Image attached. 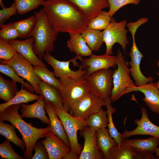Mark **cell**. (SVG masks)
Here are the masks:
<instances>
[{"mask_svg":"<svg viewBox=\"0 0 159 159\" xmlns=\"http://www.w3.org/2000/svg\"><path fill=\"white\" fill-rule=\"evenodd\" d=\"M47 18L57 32L81 34L89 20L83 12L67 0H47L42 4Z\"/></svg>","mask_w":159,"mask_h":159,"instance_id":"6da1fadb","label":"cell"},{"mask_svg":"<svg viewBox=\"0 0 159 159\" xmlns=\"http://www.w3.org/2000/svg\"><path fill=\"white\" fill-rule=\"evenodd\" d=\"M21 106V104L12 105L0 112V121L9 122L19 131L26 145L24 157L31 159L36 143L41 138L45 137L51 128L50 125L44 128H38L33 126L30 123L25 122L19 112Z\"/></svg>","mask_w":159,"mask_h":159,"instance_id":"7a4b0ae2","label":"cell"},{"mask_svg":"<svg viewBox=\"0 0 159 159\" xmlns=\"http://www.w3.org/2000/svg\"><path fill=\"white\" fill-rule=\"evenodd\" d=\"M37 18V22L31 34L34 42L33 48L35 53L40 59L46 52H52L54 49V42L59 32L53 27L43 8L35 12Z\"/></svg>","mask_w":159,"mask_h":159,"instance_id":"3957f363","label":"cell"},{"mask_svg":"<svg viewBox=\"0 0 159 159\" xmlns=\"http://www.w3.org/2000/svg\"><path fill=\"white\" fill-rule=\"evenodd\" d=\"M52 104L68 137L70 151L79 156L82 147L78 142L77 132L88 126L86 120L82 118L72 116L57 104Z\"/></svg>","mask_w":159,"mask_h":159,"instance_id":"277c9868","label":"cell"},{"mask_svg":"<svg viewBox=\"0 0 159 159\" xmlns=\"http://www.w3.org/2000/svg\"><path fill=\"white\" fill-rule=\"evenodd\" d=\"M59 80L63 86L59 92L63 106L65 110L68 112L72 106L90 90L89 87L84 77H64Z\"/></svg>","mask_w":159,"mask_h":159,"instance_id":"5b68a950","label":"cell"},{"mask_svg":"<svg viewBox=\"0 0 159 159\" xmlns=\"http://www.w3.org/2000/svg\"><path fill=\"white\" fill-rule=\"evenodd\" d=\"M117 68L112 71L113 86L110 96L115 102L123 95L128 89L136 86L130 77V69L122 52L118 50L117 54Z\"/></svg>","mask_w":159,"mask_h":159,"instance_id":"8992f818","label":"cell"},{"mask_svg":"<svg viewBox=\"0 0 159 159\" xmlns=\"http://www.w3.org/2000/svg\"><path fill=\"white\" fill-rule=\"evenodd\" d=\"M127 24L126 20L117 22L114 18H112L108 26L102 31L103 41L106 46L105 54H113V47L116 43L121 45L124 51H125L129 43L126 35L128 30L125 29Z\"/></svg>","mask_w":159,"mask_h":159,"instance_id":"52a82bcc","label":"cell"},{"mask_svg":"<svg viewBox=\"0 0 159 159\" xmlns=\"http://www.w3.org/2000/svg\"><path fill=\"white\" fill-rule=\"evenodd\" d=\"M90 90L104 100L111 96L113 86L112 71L109 69L100 70L84 75Z\"/></svg>","mask_w":159,"mask_h":159,"instance_id":"ba28073f","label":"cell"},{"mask_svg":"<svg viewBox=\"0 0 159 159\" xmlns=\"http://www.w3.org/2000/svg\"><path fill=\"white\" fill-rule=\"evenodd\" d=\"M105 105L104 100L90 90L72 106L69 113L72 116L86 120L91 115L100 111Z\"/></svg>","mask_w":159,"mask_h":159,"instance_id":"9c48e42d","label":"cell"},{"mask_svg":"<svg viewBox=\"0 0 159 159\" xmlns=\"http://www.w3.org/2000/svg\"><path fill=\"white\" fill-rule=\"evenodd\" d=\"M0 63H6L12 66L17 74L27 81L35 90L36 93L41 95L39 83L41 80L34 71L32 65L21 54L17 53L10 60H0Z\"/></svg>","mask_w":159,"mask_h":159,"instance_id":"30bf717a","label":"cell"},{"mask_svg":"<svg viewBox=\"0 0 159 159\" xmlns=\"http://www.w3.org/2000/svg\"><path fill=\"white\" fill-rule=\"evenodd\" d=\"M137 30V29L134 27L131 28L129 30L132 39V46L130 49V52L129 53L131 59L129 63L131 66L130 74L135 81V84L137 86H140L148 83L152 82L154 79L152 77L145 76L140 69V62L144 56L138 49L135 42V34Z\"/></svg>","mask_w":159,"mask_h":159,"instance_id":"8fae6325","label":"cell"},{"mask_svg":"<svg viewBox=\"0 0 159 159\" xmlns=\"http://www.w3.org/2000/svg\"><path fill=\"white\" fill-rule=\"evenodd\" d=\"M122 143L133 148L136 153L135 159H155L153 154L159 145V139L153 136L146 139L124 138Z\"/></svg>","mask_w":159,"mask_h":159,"instance_id":"7c38bea8","label":"cell"},{"mask_svg":"<svg viewBox=\"0 0 159 159\" xmlns=\"http://www.w3.org/2000/svg\"><path fill=\"white\" fill-rule=\"evenodd\" d=\"M142 117L140 119H136L134 123L137 126L134 130L128 131L126 128L125 117L123 121L125 130L122 134L124 138H128L131 136L136 135H149L159 139V126L153 123L149 120L146 108L141 107Z\"/></svg>","mask_w":159,"mask_h":159,"instance_id":"4fadbf2b","label":"cell"},{"mask_svg":"<svg viewBox=\"0 0 159 159\" xmlns=\"http://www.w3.org/2000/svg\"><path fill=\"white\" fill-rule=\"evenodd\" d=\"M43 59L53 69L55 76L59 78L69 77L74 78L82 77L85 75L87 70L79 67L77 71L72 70L69 64L72 62L71 59L67 61H61L55 58L50 52L45 53Z\"/></svg>","mask_w":159,"mask_h":159,"instance_id":"5bb4252c","label":"cell"},{"mask_svg":"<svg viewBox=\"0 0 159 159\" xmlns=\"http://www.w3.org/2000/svg\"><path fill=\"white\" fill-rule=\"evenodd\" d=\"M117 56L105 54L97 55L92 54L89 58L83 59L82 64L79 66L83 69L87 68V73L85 75H89L101 70L115 68L117 66Z\"/></svg>","mask_w":159,"mask_h":159,"instance_id":"9a60e30c","label":"cell"},{"mask_svg":"<svg viewBox=\"0 0 159 159\" xmlns=\"http://www.w3.org/2000/svg\"><path fill=\"white\" fill-rule=\"evenodd\" d=\"M80 132L84 139V143L79 159L103 158V155L98 147L96 131L86 126Z\"/></svg>","mask_w":159,"mask_h":159,"instance_id":"2e32d148","label":"cell"},{"mask_svg":"<svg viewBox=\"0 0 159 159\" xmlns=\"http://www.w3.org/2000/svg\"><path fill=\"white\" fill-rule=\"evenodd\" d=\"M139 91L145 96L142 98L151 110L159 114V88L157 83L149 82L140 86H135L127 90L123 95L129 93Z\"/></svg>","mask_w":159,"mask_h":159,"instance_id":"e0dca14e","label":"cell"},{"mask_svg":"<svg viewBox=\"0 0 159 159\" xmlns=\"http://www.w3.org/2000/svg\"><path fill=\"white\" fill-rule=\"evenodd\" d=\"M7 41L15 47L17 53L21 54L33 66L47 67L34 52L33 48L34 42L33 37H31L24 40L16 39Z\"/></svg>","mask_w":159,"mask_h":159,"instance_id":"ac0fdd59","label":"cell"},{"mask_svg":"<svg viewBox=\"0 0 159 159\" xmlns=\"http://www.w3.org/2000/svg\"><path fill=\"white\" fill-rule=\"evenodd\" d=\"M70 38L67 41V47L70 52L74 53L76 56L71 59L72 62L75 67L79 65L77 62V59L81 62L83 57L89 56L93 53L92 50L83 38L81 34L69 33Z\"/></svg>","mask_w":159,"mask_h":159,"instance_id":"d6986e66","label":"cell"},{"mask_svg":"<svg viewBox=\"0 0 159 159\" xmlns=\"http://www.w3.org/2000/svg\"><path fill=\"white\" fill-rule=\"evenodd\" d=\"M41 142L47 150L49 159H61L70 150L64 142L51 131Z\"/></svg>","mask_w":159,"mask_h":159,"instance_id":"ffe728a7","label":"cell"},{"mask_svg":"<svg viewBox=\"0 0 159 159\" xmlns=\"http://www.w3.org/2000/svg\"><path fill=\"white\" fill-rule=\"evenodd\" d=\"M45 99L43 95L34 103L27 105L25 103L21 104L20 110V116L22 118H36L39 119L43 123L49 125L50 123L49 118L46 115L44 108Z\"/></svg>","mask_w":159,"mask_h":159,"instance_id":"44dd1931","label":"cell"},{"mask_svg":"<svg viewBox=\"0 0 159 159\" xmlns=\"http://www.w3.org/2000/svg\"><path fill=\"white\" fill-rule=\"evenodd\" d=\"M44 108L50 121L51 131L60 138L70 148L69 140L62 123L56 113L52 104L45 99Z\"/></svg>","mask_w":159,"mask_h":159,"instance_id":"7402d4cb","label":"cell"},{"mask_svg":"<svg viewBox=\"0 0 159 159\" xmlns=\"http://www.w3.org/2000/svg\"><path fill=\"white\" fill-rule=\"evenodd\" d=\"M78 6L90 20L105 8H109L107 0H67Z\"/></svg>","mask_w":159,"mask_h":159,"instance_id":"603a6c76","label":"cell"},{"mask_svg":"<svg viewBox=\"0 0 159 159\" xmlns=\"http://www.w3.org/2000/svg\"><path fill=\"white\" fill-rule=\"evenodd\" d=\"M97 142L99 149L102 153L103 158L106 159L109 153L117 144L110 135L108 129L104 127L96 131Z\"/></svg>","mask_w":159,"mask_h":159,"instance_id":"cb8c5ba5","label":"cell"},{"mask_svg":"<svg viewBox=\"0 0 159 159\" xmlns=\"http://www.w3.org/2000/svg\"><path fill=\"white\" fill-rule=\"evenodd\" d=\"M39 86L42 95L44 96L45 99L52 103L57 104L65 110L60 92L57 88L42 80L39 82Z\"/></svg>","mask_w":159,"mask_h":159,"instance_id":"d4e9b609","label":"cell"},{"mask_svg":"<svg viewBox=\"0 0 159 159\" xmlns=\"http://www.w3.org/2000/svg\"><path fill=\"white\" fill-rule=\"evenodd\" d=\"M81 34L92 51H98L104 42L103 32L100 30L87 27Z\"/></svg>","mask_w":159,"mask_h":159,"instance_id":"484cf974","label":"cell"},{"mask_svg":"<svg viewBox=\"0 0 159 159\" xmlns=\"http://www.w3.org/2000/svg\"><path fill=\"white\" fill-rule=\"evenodd\" d=\"M21 85L20 90L18 91L15 96L11 100L0 104V112L2 111L8 107L13 105L22 103H27L33 100H37L41 95L34 94L28 90Z\"/></svg>","mask_w":159,"mask_h":159,"instance_id":"4316f807","label":"cell"},{"mask_svg":"<svg viewBox=\"0 0 159 159\" xmlns=\"http://www.w3.org/2000/svg\"><path fill=\"white\" fill-rule=\"evenodd\" d=\"M37 16L34 14L28 18L13 23L19 34V38L24 39L31 37V34L35 26Z\"/></svg>","mask_w":159,"mask_h":159,"instance_id":"83f0119b","label":"cell"},{"mask_svg":"<svg viewBox=\"0 0 159 159\" xmlns=\"http://www.w3.org/2000/svg\"><path fill=\"white\" fill-rule=\"evenodd\" d=\"M104 101L108 118V130L110 136L115 140L117 145L119 146L121 144L124 138L123 137L122 134L118 131L113 123L112 114L116 112V109L111 106L112 101L110 97L104 100Z\"/></svg>","mask_w":159,"mask_h":159,"instance_id":"f1b7e54d","label":"cell"},{"mask_svg":"<svg viewBox=\"0 0 159 159\" xmlns=\"http://www.w3.org/2000/svg\"><path fill=\"white\" fill-rule=\"evenodd\" d=\"M15 127L12 124L4 123L0 121V134L9 140L14 145L19 147L22 151H24L26 145L23 140L17 136Z\"/></svg>","mask_w":159,"mask_h":159,"instance_id":"f546056e","label":"cell"},{"mask_svg":"<svg viewBox=\"0 0 159 159\" xmlns=\"http://www.w3.org/2000/svg\"><path fill=\"white\" fill-rule=\"evenodd\" d=\"M17 82L13 80H6L0 75V99L6 102L11 100L18 90Z\"/></svg>","mask_w":159,"mask_h":159,"instance_id":"4dcf8cb0","label":"cell"},{"mask_svg":"<svg viewBox=\"0 0 159 159\" xmlns=\"http://www.w3.org/2000/svg\"><path fill=\"white\" fill-rule=\"evenodd\" d=\"M136 155L132 147L122 143L119 146L117 144L113 147L106 159H135Z\"/></svg>","mask_w":159,"mask_h":159,"instance_id":"1f68e13d","label":"cell"},{"mask_svg":"<svg viewBox=\"0 0 159 159\" xmlns=\"http://www.w3.org/2000/svg\"><path fill=\"white\" fill-rule=\"evenodd\" d=\"M85 120L88 127L95 131L106 127L108 123L107 111L102 108L98 112L91 115Z\"/></svg>","mask_w":159,"mask_h":159,"instance_id":"d6a6232c","label":"cell"},{"mask_svg":"<svg viewBox=\"0 0 159 159\" xmlns=\"http://www.w3.org/2000/svg\"><path fill=\"white\" fill-rule=\"evenodd\" d=\"M36 74L43 81L56 87L59 91L61 90L63 86L59 80L55 77L53 72H51L47 67L33 66Z\"/></svg>","mask_w":159,"mask_h":159,"instance_id":"836d02e7","label":"cell"},{"mask_svg":"<svg viewBox=\"0 0 159 159\" xmlns=\"http://www.w3.org/2000/svg\"><path fill=\"white\" fill-rule=\"evenodd\" d=\"M0 72L9 77L15 82L21 83L28 91L33 93L35 92V90L29 83L28 82H25L24 79L19 76L14 69L9 64L6 63H1Z\"/></svg>","mask_w":159,"mask_h":159,"instance_id":"e575fe53","label":"cell"},{"mask_svg":"<svg viewBox=\"0 0 159 159\" xmlns=\"http://www.w3.org/2000/svg\"><path fill=\"white\" fill-rule=\"evenodd\" d=\"M112 18L108 12L102 10L97 16L89 20L87 27L100 30H104L109 25Z\"/></svg>","mask_w":159,"mask_h":159,"instance_id":"d590c367","label":"cell"},{"mask_svg":"<svg viewBox=\"0 0 159 159\" xmlns=\"http://www.w3.org/2000/svg\"><path fill=\"white\" fill-rule=\"evenodd\" d=\"M44 0H14L17 13L23 15L42 5Z\"/></svg>","mask_w":159,"mask_h":159,"instance_id":"8d00e7d4","label":"cell"},{"mask_svg":"<svg viewBox=\"0 0 159 159\" xmlns=\"http://www.w3.org/2000/svg\"><path fill=\"white\" fill-rule=\"evenodd\" d=\"M10 141L6 139L0 144V156L1 159H25L17 154L13 149L10 143Z\"/></svg>","mask_w":159,"mask_h":159,"instance_id":"74e56055","label":"cell"},{"mask_svg":"<svg viewBox=\"0 0 159 159\" xmlns=\"http://www.w3.org/2000/svg\"><path fill=\"white\" fill-rule=\"evenodd\" d=\"M0 38L6 41L13 40L19 38V34L13 24L10 22L0 26Z\"/></svg>","mask_w":159,"mask_h":159,"instance_id":"f35d334b","label":"cell"},{"mask_svg":"<svg viewBox=\"0 0 159 159\" xmlns=\"http://www.w3.org/2000/svg\"><path fill=\"white\" fill-rule=\"evenodd\" d=\"M15 47L7 41L0 38V59L10 60L17 53Z\"/></svg>","mask_w":159,"mask_h":159,"instance_id":"ab89813d","label":"cell"},{"mask_svg":"<svg viewBox=\"0 0 159 159\" xmlns=\"http://www.w3.org/2000/svg\"><path fill=\"white\" fill-rule=\"evenodd\" d=\"M109 5L108 11L109 16L112 17L116 12L121 8L128 4H138L141 0H107Z\"/></svg>","mask_w":159,"mask_h":159,"instance_id":"60d3db41","label":"cell"},{"mask_svg":"<svg viewBox=\"0 0 159 159\" xmlns=\"http://www.w3.org/2000/svg\"><path fill=\"white\" fill-rule=\"evenodd\" d=\"M17 13L16 4L14 1L9 7H4L2 8L0 10V26L4 24V23L11 16Z\"/></svg>","mask_w":159,"mask_h":159,"instance_id":"b9f144b4","label":"cell"},{"mask_svg":"<svg viewBox=\"0 0 159 159\" xmlns=\"http://www.w3.org/2000/svg\"><path fill=\"white\" fill-rule=\"evenodd\" d=\"M34 154L32 159H49V155L47 149L41 142L37 141L33 148Z\"/></svg>","mask_w":159,"mask_h":159,"instance_id":"7bdbcfd3","label":"cell"},{"mask_svg":"<svg viewBox=\"0 0 159 159\" xmlns=\"http://www.w3.org/2000/svg\"><path fill=\"white\" fill-rule=\"evenodd\" d=\"M63 159H79V156L70 150L65 154L62 158Z\"/></svg>","mask_w":159,"mask_h":159,"instance_id":"ee69618b","label":"cell"},{"mask_svg":"<svg viewBox=\"0 0 159 159\" xmlns=\"http://www.w3.org/2000/svg\"><path fill=\"white\" fill-rule=\"evenodd\" d=\"M155 153L156 157L159 159V145L156 149Z\"/></svg>","mask_w":159,"mask_h":159,"instance_id":"f6af8a7d","label":"cell"},{"mask_svg":"<svg viewBox=\"0 0 159 159\" xmlns=\"http://www.w3.org/2000/svg\"><path fill=\"white\" fill-rule=\"evenodd\" d=\"M0 5L1 8L5 7L3 3L2 0H0Z\"/></svg>","mask_w":159,"mask_h":159,"instance_id":"bcb514c9","label":"cell"},{"mask_svg":"<svg viewBox=\"0 0 159 159\" xmlns=\"http://www.w3.org/2000/svg\"><path fill=\"white\" fill-rule=\"evenodd\" d=\"M157 74L159 77V80L157 82H156V83H157V86L159 88V72H158L157 73Z\"/></svg>","mask_w":159,"mask_h":159,"instance_id":"7dc6e473","label":"cell"},{"mask_svg":"<svg viewBox=\"0 0 159 159\" xmlns=\"http://www.w3.org/2000/svg\"><path fill=\"white\" fill-rule=\"evenodd\" d=\"M158 67H159V59L158 60Z\"/></svg>","mask_w":159,"mask_h":159,"instance_id":"c3c4849f","label":"cell"}]
</instances>
